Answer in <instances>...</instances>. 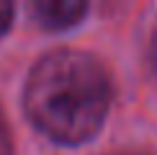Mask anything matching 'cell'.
Segmentation results:
<instances>
[{"label": "cell", "instance_id": "6da1fadb", "mask_svg": "<svg viewBox=\"0 0 157 155\" xmlns=\"http://www.w3.org/2000/svg\"><path fill=\"white\" fill-rule=\"evenodd\" d=\"M111 96V78L101 60L82 49H54L31 67L23 106L49 140L82 145L103 127Z\"/></svg>", "mask_w": 157, "mask_h": 155}, {"label": "cell", "instance_id": "7a4b0ae2", "mask_svg": "<svg viewBox=\"0 0 157 155\" xmlns=\"http://www.w3.org/2000/svg\"><path fill=\"white\" fill-rule=\"evenodd\" d=\"M31 13L44 29L62 31L80 23V18L88 13V3L82 0H36L31 3Z\"/></svg>", "mask_w": 157, "mask_h": 155}, {"label": "cell", "instance_id": "3957f363", "mask_svg": "<svg viewBox=\"0 0 157 155\" xmlns=\"http://www.w3.org/2000/svg\"><path fill=\"white\" fill-rule=\"evenodd\" d=\"M0 155H13V137H10L8 119H5L3 109H0Z\"/></svg>", "mask_w": 157, "mask_h": 155}, {"label": "cell", "instance_id": "277c9868", "mask_svg": "<svg viewBox=\"0 0 157 155\" xmlns=\"http://www.w3.org/2000/svg\"><path fill=\"white\" fill-rule=\"evenodd\" d=\"M10 26H13V5L8 0H0V36L8 34Z\"/></svg>", "mask_w": 157, "mask_h": 155}, {"label": "cell", "instance_id": "5b68a950", "mask_svg": "<svg viewBox=\"0 0 157 155\" xmlns=\"http://www.w3.org/2000/svg\"><path fill=\"white\" fill-rule=\"evenodd\" d=\"M149 60H152L155 70H157V34L152 36V44H149Z\"/></svg>", "mask_w": 157, "mask_h": 155}]
</instances>
